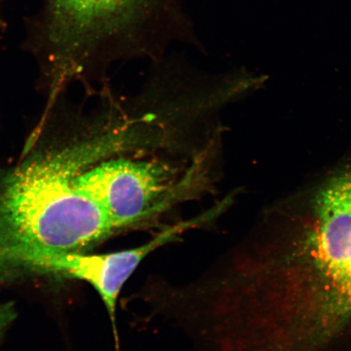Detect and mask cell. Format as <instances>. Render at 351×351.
<instances>
[{
  "label": "cell",
  "mask_w": 351,
  "mask_h": 351,
  "mask_svg": "<svg viewBox=\"0 0 351 351\" xmlns=\"http://www.w3.org/2000/svg\"><path fill=\"white\" fill-rule=\"evenodd\" d=\"M43 36L57 88L102 84L118 63L201 46L186 0H47Z\"/></svg>",
  "instance_id": "cell-1"
},
{
  "label": "cell",
  "mask_w": 351,
  "mask_h": 351,
  "mask_svg": "<svg viewBox=\"0 0 351 351\" xmlns=\"http://www.w3.org/2000/svg\"><path fill=\"white\" fill-rule=\"evenodd\" d=\"M207 221L204 216L182 221L162 230L152 239L137 247L108 254L59 253L37 258L32 265L51 273L85 280L98 292L111 318L116 333L118 298L144 258L156 249L175 241L183 232Z\"/></svg>",
  "instance_id": "cell-2"
},
{
  "label": "cell",
  "mask_w": 351,
  "mask_h": 351,
  "mask_svg": "<svg viewBox=\"0 0 351 351\" xmlns=\"http://www.w3.org/2000/svg\"><path fill=\"white\" fill-rule=\"evenodd\" d=\"M15 318V311L13 306L7 304H0V333L3 332Z\"/></svg>",
  "instance_id": "cell-3"
}]
</instances>
